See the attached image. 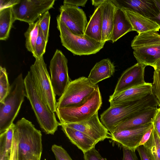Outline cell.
<instances>
[{"label":"cell","instance_id":"1","mask_svg":"<svg viewBox=\"0 0 160 160\" xmlns=\"http://www.w3.org/2000/svg\"><path fill=\"white\" fill-rule=\"evenodd\" d=\"M18 140V160H40L42 151V134L24 118L15 124Z\"/></svg>","mask_w":160,"mask_h":160},{"label":"cell","instance_id":"2","mask_svg":"<svg viewBox=\"0 0 160 160\" xmlns=\"http://www.w3.org/2000/svg\"><path fill=\"white\" fill-rule=\"evenodd\" d=\"M158 106L152 93L142 99L112 106L100 115V121L111 134L122 122L146 108Z\"/></svg>","mask_w":160,"mask_h":160},{"label":"cell","instance_id":"3","mask_svg":"<svg viewBox=\"0 0 160 160\" xmlns=\"http://www.w3.org/2000/svg\"><path fill=\"white\" fill-rule=\"evenodd\" d=\"M26 97L29 101L37 122L46 134L53 135L60 126L54 112L52 111L42 99L32 79L30 71L24 79Z\"/></svg>","mask_w":160,"mask_h":160},{"label":"cell","instance_id":"4","mask_svg":"<svg viewBox=\"0 0 160 160\" xmlns=\"http://www.w3.org/2000/svg\"><path fill=\"white\" fill-rule=\"evenodd\" d=\"M26 96L24 79L21 73L11 85L9 92L3 102L0 103V134L13 123Z\"/></svg>","mask_w":160,"mask_h":160},{"label":"cell","instance_id":"5","mask_svg":"<svg viewBox=\"0 0 160 160\" xmlns=\"http://www.w3.org/2000/svg\"><path fill=\"white\" fill-rule=\"evenodd\" d=\"M102 104L98 87L82 102L74 106L57 108L55 113L60 123L80 122L89 120L98 112Z\"/></svg>","mask_w":160,"mask_h":160},{"label":"cell","instance_id":"6","mask_svg":"<svg viewBox=\"0 0 160 160\" xmlns=\"http://www.w3.org/2000/svg\"><path fill=\"white\" fill-rule=\"evenodd\" d=\"M131 47L138 63L153 68L160 59V34L158 32L138 34L132 41Z\"/></svg>","mask_w":160,"mask_h":160},{"label":"cell","instance_id":"7","mask_svg":"<svg viewBox=\"0 0 160 160\" xmlns=\"http://www.w3.org/2000/svg\"><path fill=\"white\" fill-rule=\"evenodd\" d=\"M57 20L62 45L73 54L81 56L94 54L103 48L106 42H97L85 35L75 34L63 22Z\"/></svg>","mask_w":160,"mask_h":160},{"label":"cell","instance_id":"8","mask_svg":"<svg viewBox=\"0 0 160 160\" xmlns=\"http://www.w3.org/2000/svg\"><path fill=\"white\" fill-rule=\"evenodd\" d=\"M30 71L36 88L42 99L50 110L55 112L57 103L56 95L43 56L36 59L30 67Z\"/></svg>","mask_w":160,"mask_h":160},{"label":"cell","instance_id":"9","mask_svg":"<svg viewBox=\"0 0 160 160\" xmlns=\"http://www.w3.org/2000/svg\"><path fill=\"white\" fill-rule=\"evenodd\" d=\"M88 78L80 77L71 81L57 103L56 108L77 105L86 100L98 88Z\"/></svg>","mask_w":160,"mask_h":160},{"label":"cell","instance_id":"10","mask_svg":"<svg viewBox=\"0 0 160 160\" xmlns=\"http://www.w3.org/2000/svg\"><path fill=\"white\" fill-rule=\"evenodd\" d=\"M54 0H20L12 7L15 20L34 23L53 8Z\"/></svg>","mask_w":160,"mask_h":160},{"label":"cell","instance_id":"11","mask_svg":"<svg viewBox=\"0 0 160 160\" xmlns=\"http://www.w3.org/2000/svg\"><path fill=\"white\" fill-rule=\"evenodd\" d=\"M49 68L54 92L61 97L71 81L68 75V60L62 52L57 49L50 61Z\"/></svg>","mask_w":160,"mask_h":160},{"label":"cell","instance_id":"12","mask_svg":"<svg viewBox=\"0 0 160 160\" xmlns=\"http://www.w3.org/2000/svg\"><path fill=\"white\" fill-rule=\"evenodd\" d=\"M60 11L57 20L63 22L73 34L84 35L88 22L86 14L82 9L63 4L60 6Z\"/></svg>","mask_w":160,"mask_h":160},{"label":"cell","instance_id":"13","mask_svg":"<svg viewBox=\"0 0 160 160\" xmlns=\"http://www.w3.org/2000/svg\"><path fill=\"white\" fill-rule=\"evenodd\" d=\"M62 124L84 133L97 143L106 139L111 138V133L100 121L98 112L84 122Z\"/></svg>","mask_w":160,"mask_h":160},{"label":"cell","instance_id":"14","mask_svg":"<svg viewBox=\"0 0 160 160\" xmlns=\"http://www.w3.org/2000/svg\"><path fill=\"white\" fill-rule=\"evenodd\" d=\"M152 123L139 127L116 131L111 134V138L114 142L124 147L135 151L145 132Z\"/></svg>","mask_w":160,"mask_h":160},{"label":"cell","instance_id":"15","mask_svg":"<svg viewBox=\"0 0 160 160\" xmlns=\"http://www.w3.org/2000/svg\"><path fill=\"white\" fill-rule=\"evenodd\" d=\"M146 66L137 62L128 68L119 78L112 96L130 88L145 84L144 73Z\"/></svg>","mask_w":160,"mask_h":160},{"label":"cell","instance_id":"16","mask_svg":"<svg viewBox=\"0 0 160 160\" xmlns=\"http://www.w3.org/2000/svg\"><path fill=\"white\" fill-rule=\"evenodd\" d=\"M116 6L126 8L151 19L158 16L159 10L154 0H112Z\"/></svg>","mask_w":160,"mask_h":160},{"label":"cell","instance_id":"17","mask_svg":"<svg viewBox=\"0 0 160 160\" xmlns=\"http://www.w3.org/2000/svg\"><path fill=\"white\" fill-rule=\"evenodd\" d=\"M152 83L146 82L126 90L115 96L111 95L109 99L110 106L142 99L152 93Z\"/></svg>","mask_w":160,"mask_h":160},{"label":"cell","instance_id":"18","mask_svg":"<svg viewBox=\"0 0 160 160\" xmlns=\"http://www.w3.org/2000/svg\"><path fill=\"white\" fill-rule=\"evenodd\" d=\"M157 109V107H151L140 111L119 124L113 132L152 123Z\"/></svg>","mask_w":160,"mask_h":160},{"label":"cell","instance_id":"19","mask_svg":"<svg viewBox=\"0 0 160 160\" xmlns=\"http://www.w3.org/2000/svg\"><path fill=\"white\" fill-rule=\"evenodd\" d=\"M120 8L125 14L133 31H136L138 34L149 31H159L160 26L150 18L128 9L124 8Z\"/></svg>","mask_w":160,"mask_h":160},{"label":"cell","instance_id":"20","mask_svg":"<svg viewBox=\"0 0 160 160\" xmlns=\"http://www.w3.org/2000/svg\"><path fill=\"white\" fill-rule=\"evenodd\" d=\"M102 12V42L110 40L113 28L117 7L112 0H106L101 5Z\"/></svg>","mask_w":160,"mask_h":160},{"label":"cell","instance_id":"21","mask_svg":"<svg viewBox=\"0 0 160 160\" xmlns=\"http://www.w3.org/2000/svg\"><path fill=\"white\" fill-rule=\"evenodd\" d=\"M62 129L70 142L84 153L95 148L97 143L84 133L60 123Z\"/></svg>","mask_w":160,"mask_h":160},{"label":"cell","instance_id":"22","mask_svg":"<svg viewBox=\"0 0 160 160\" xmlns=\"http://www.w3.org/2000/svg\"><path fill=\"white\" fill-rule=\"evenodd\" d=\"M115 71V66L109 58L102 59L96 63L88 77L91 82L97 84L100 81L111 77Z\"/></svg>","mask_w":160,"mask_h":160},{"label":"cell","instance_id":"23","mask_svg":"<svg viewBox=\"0 0 160 160\" xmlns=\"http://www.w3.org/2000/svg\"><path fill=\"white\" fill-rule=\"evenodd\" d=\"M133 31L132 27L124 12L117 7L112 36L110 40L115 42L127 33Z\"/></svg>","mask_w":160,"mask_h":160},{"label":"cell","instance_id":"24","mask_svg":"<svg viewBox=\"0 0 160 160\" xmlns=\"http://www.w3.org/2000/svg\"><path fill=\"white\" fill-rule=\"evenodd\" d=\"M102 12L100 5L97 8L91 17L84 35L97 42H102Z\"/></svg>","mask_w":160,"mask_h":160},{"label":"cell","instance_id":"25","mask_svg":"<svg viewBox=\"0 0 160 160\" xmlns=\"http://www.w3.org/2000/svg\"><path fill=\"white\" fill-rule=\"evenodd\" d=\"M15 128V124L13 123L0 134V160H9Z\"/></svg>","mask_w":160,"mask_h":160},{"label":"cell","instance_id":"26","mask_svg":"<svg viewBox=\"0 0 160 160\" xmlns=\"http://www.w3.org/2000/svg\"><path fill=\"white\" fill-rule=\"evenodd\" d=\"M15 21L12 7L0 10L1 40H5L8 38L12 24Z\"/></svg>","mask_w":160,"mask_h":160},{"label":"cell","instance_id":"27","mask_svg":"<svg viewBox=\"0 0 160 160\" xmlns=\"http://www.w3.org/2000/svg\"><path fill=\"white\" fill-rule=\"evenodd\" d=\"M143 146L152 160H160V138L154 128L149 139Z\"/></svg>","mask_w":160,"mask_h":160},{"label":"cell","instance_id":"28","mask_svg":"<svg viewBox=\"0 0 160 160\" xmlns=\"http://www.w3.org/2000/svg\"><path fill=\"white\" fill-rule=\"evenodd\" d=\"M39 28V21L29 24V27L24 33L26 38L25 47L27 50L32 54L38 36Z\"/></svg>","mask_w":160,"mask_h":160},{"label":"cell","instance_id":"29","mask_svg":"<svg viewBox=\"0 0 160 160\" xmlns=\"http://www.w3.org/2000/svg\"><path fill=\"white\" fill-rule=\"evenodd\" d=\"M10 88L6 70L4 68H0V103H3L8 94Z\"/></svg>","mask_w":160,"mask_h":160},{"label":"cell","instance_id":"30","mask_svg":"<svg viewBox=\"0 0 160 160\" xmlns=\"http://www.w3.org/2000/svg\"><path fill=\"white\" fill-rule=\"evenodd\" d=\"M47 43V42L46 41L42 32L39 26L38 36L36 42L34 52L32 54L35 59L43 56V55L45 52Z\"/></svg>","mask_w":160,"mask_h":160},{"label":"cell","instance_id":"31","mask_svg":"<svg viewBox=\"0 0 160 160\" xmlns=\"http://www.w3.org/2000/svg\"><path fill=\"white\" fill-rule=\"evenodd\" d=\"M50 20V15L48 11L44 13L38 20L39 21V26L47 42L49 36Z\"/></svg>","mask_w":160,"mask_h":160},{"label":"cell","instance_id":"32","mask_svg":"<svg viewBox=\"0 0 160 160\" xmlns=\"http://www.w3.org/2000/svg\"><path fill=\"white\" fill-rule=\"evenodd\" d=\"M152 93L156 98L158 106L160 107V70H154Z\"/></svg>","mask_w":160,"mask_h":160},{"label":"cell","instance_id":"33","mask_svg":"<svg viewBox=\"0 0 160 160\" xmlns=\"http://www.w3.org/2000/svg\"><path fill=\"white\" fill-rule=\"evenodd\" d=\"M51 149L56 160H72L66 151L62 146L54 144Z\"/></svg>","mask_w":160,"mask_h":160},{"label":"cell","instance_id":"34","mask_svg":"<svg viewBox=\"0 0 160 160\" xmlns=\"http://www.w3.org/2000/svg\"><path fill=\"white\" fill-rule=\"evenodd\" d=\"M18 138L17 134L14 131V137L10 154L9 160H18Z\"/></svg>","mask_w":160,"mask_h":160},{"label":"cell","instance_id":"35","mask_svg":"<svg viewBox=\"0 0 160 160\" xmlns=\"http://www.w3.org/2000/svg\"><path fill=\"white\" fill-rule=\"evenodd\" d=\"M83 154L84 160H107L101 156L95 148L83 153Z\"/></svg>","mask_w":160,"mask_h":160},{"label":"cell","instance_id":"36","mask_svg":"<svg viewBox=\"0 0 160 160\" xmlns=\"http://www.w3.org/2000/svg\"><path fill=\"white\" fill-rule=\"evenodd\" d=\"M123 158L122 160H139L135 151L122 147Z\"/></svg>","mask_w":160,"mask_h":160},{"label":"cell","instance_id":"37","mask_svg":"<svg viewBox=\"0 0 160 160\" xmlns=\"http://www.w3.org/2000/svg\"><path fill=\"white\" fill-rule=\"evenodd\" d=\"M152 123L154 129L160 138V108L157 109Z\"/></svg>","mask_w":160,"mask_h":160},{"label":"cell","instance_id":"38","mask_svg":"<svg viewBox=\"0 0 160 160\" xmlns=\"http://www.w3.org/2000/svg\"><path fill=\"white\" fill-rule=\"evenodd\" d=\"M87 1V0H65L63 1V4L78 7L79 6L83 7L85 6Z\"/></svg>","mask_w":160,"mask_h":160},{"label":"cell","instance_id":"39","mask_svg":"<svg viewBox=\"0 0 160 160\" xmlns=\"http://www.w3.org/2000/svg\"><path fill=\"white\" fill-rule=\"evenodd\" d=\"M136 150L138 153L141 160H152L143 146H138Z\"/></svg>","mask_w":160,"mask_h":160},{"label":"cell","instance_id":"40","mask_svg":"<svg viewBox=\"0 0 160 160\" xmlns=\"http://www.w3.org/2000/svg\"><path fill=\"white\" fill-rule=\"evenodd\" d=\"M19 1L20 0H0V10L9 7H12L15 4L18 3Z\"/></svg>","mask_w":160,"mask_h":160},{"label":"cell","instance_id":"41","mask_svg":"<svg viewBox=\"0 0 160 160\" xmlns=\"http://www.w3.org/2000/svg\"><path fill=\"white\" fill-rule=\"evenodd\" d=\"M153 128V125L152 124L143 135L139 143V146H143L148 141L150 137Z\"/></svg>","mask_w":160,"mask_h":160},{"label":"cell","instance_id":"42","mask_svg":"<svg viewBox=\"0 0 160 160\" xmlns=\"http://www.w3.org/2000/svg\"><path fill=\"white\" fill-rule=\"evenodd\" d=\"M154 1L159 10V13L157 16L150 19L160 26V0H154Z\"/></svg>","mask_w":160,"mask_h":160},{"label":"cell","instance_id":"43","mask_svg":"<svg viewBox=\"0 0 160 160\" xmlns=\"http://www.w3.org/2000/svg\"><path fill=\"white\" fill-rule=\"evenodd\" d=\"M106 0H92V4L95 7H98L105 2Z\"/></svg>","mask_w":160,"mask_h":160},{"label":"cell","instance_id":"44","mask_svg":"<svg viewBox=\"0 0 160 160\" xmlns=\"http://www.w3.org/2000/svg\"><path fill=\"white\" fill-rule=\"evenodd\" d=\"M153 68L154 70H160V59L157 62Z\"/></svg>","mask_w":160,"mask_h":160}]
</instances>
